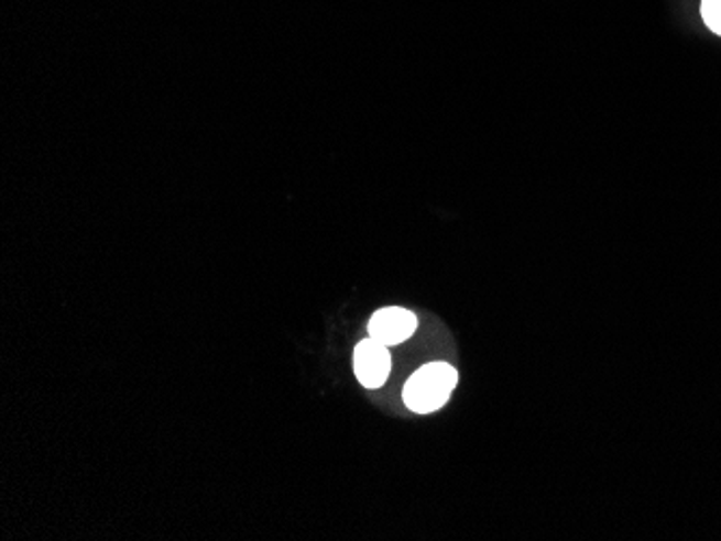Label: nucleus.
<instances>
[{"instance_id": "obj_1", "label": "nucleus", "mask_w": 721, "mask_h": 541, "mask_svg": "<svg viewBox=\"0 0 721 541\" xmlns=\"http://www.w3.org/2000/svg\"><path fill=\"white\" fill-rule=\"evenodd\" d=\"M458 384V372L447 363H428L404 384V404L415 415L441 410Z\"/></svg>"}, {"instance_id": "obj_2", "label": "nucleus", "mask_w": 721, "mask_h": 541, "mask_svg": "<svg viewBox=\"0 0 721 541\" xmlns=\"http://www.w3.org/2000/svg\"><path fill=\"white\" fill-rule=\"evenodd\" d=\"M391 374L387 345L368 336L354 347V376L365 388H381Z\"/></svg>"}, {"instance_id": "obj_3", "label": "nucleus", "mask_w": 721, "mask_h": 541, "mask_svg": "<svg viewBox=\"0 0 721 541\" xmlns=\"http://www.w3.org/2000/svg\"><path fill=\"white\" fill-rule=\"evenodd\" d=\"M415 330H417L415 313L400 307H387L376 311L368 324L370 336L387 347H395L408 341L415 334Z\"/></svg>"}, {"instance_id": "obj_4", "label": "nucleus", "mask_w": 721, "mask_h": 541, "mask_svg": "<svg viewBox=\"0 0 721 541\" xmlns=\"http://www.w3.org/2000/svg\"><path fill=\"white\" fill-rule=\"evenodd\" d=\"M702 18L713 33L721 35V0H702Z\"/></svg>"}]
</instances>
